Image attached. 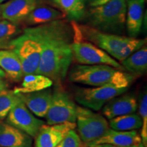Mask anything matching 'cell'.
<instances>
[{
	"instance_id": "obj_14",
	"label": "cell",
	"mask_w": 147,
	"mask_h": 147,
	"mask_svg": "<svg viewBox=\"0 0 147 147\" xmlns=\"http://www.w3.org/2000/svg\"><path fill=\"white\" fill-rule=\"evenodd\" d=\"M34 115L44 118L50 106L53 91L50 88L40 91L16 93Z\"/></svg>"
},
{
	"instance_id": "obj_30",
	"label": "cell",
	"mask_w": 147,
	"mask_h": 147,
	"mask_svg": "<svg viewBox=\"0 0 147 147\" xmlns=\"http://www.w3.org/2000/svg\"><path fill=\"white\" fill-rule=\"evenodd\" d=\"M89 147H129V146H115V145H112V144H102L95 145V146H89Z\"/></svg>"
},
{
	"instance_id": "obj_26",
	"label": "cell",
	"mask_w": 147,
	"mask_h": 147,
	"mask_svg": "<svg viewBox=\"0 0 147 147\" xmlns=\"http://www.w3.org/2000/svg\"><path fill=\"white\" fill-rule=\"evenodd\" d=\"M139 112L142 119V130L140 133V138L142 144L145 147L147 146V94L145 91L140 99L139 105Z\"/></svg>"
},
{
	"instance_id": "obj_25",
	"label": "cell",
	"mask_w": 147,
	"mask_h": 147,
	"mask_svg": "<svg viewBox=\"0 0 147 147\" xmlns=\"http://www.w3.org/2000/svg\"><path fill=\"white\" fill-rule=\"evenodd\" d=\"M20 100L13 91L7 89L0 93V120L6 117L10 110Z\"/></svg>"
},
{
	"instance_id": "obj_2",
	"label": "cell",
	"mask_w": 147,
	"mask_h": 147,
	"mask_svg": "<svg viewBox=\"0 0 147 147\" xmlns=\"http://www.w3.org/2000/svg\"><path fill=\"white\" fill-rule=\"evenodd\" d=\"M68 78L71 82L80 83L92 87H100L112 84L119 88H126L131 85L135 76L110 65H78L69 71Z\"/></svg>"
},
{
	"instance_id": "obj_24",
	"label": "cell",
	"mask_w": 147,
	"mask_h": 147,
	"mask_svg": "<svg viewBox=\"0 0 147 147\" xmlns=\"http://www.w3.org/2000/svg\"><path fill=\"white\" fill-rule=\"evenodd\" d=\"M21 32L18 24L0 20V50L11 49L12 41L21 34Z\"/></svg>"
},
{
	"instance_id": "obj_8",
	"label": "cell",
	"mask_w": 147,
	"mask_h": 147,
	"mask_svg": "<svg viewBox=\"0 0 147 147\" xmlns=\"http://www.w3.org/2000/svg\"><path fill=\"white\" fill-rule=\"evenodd\" d=\"M77 106L67 92L55 87L51 102L45 116L48 125L65 122L75 123L76 120Z\"/></svg>"
},
{
	"instance_id": "obj_1",
	"label": "cell",
	"mask_w": 147,
	"mask_h": 147,
	"mask_svg": "<svg viewBox=\"0 0 147 147\" xmlns=\"http://www.w3.org/2000/svg\"><path fill=\"white\" fill-rule=\"evenodd\" d=\"M25 29L41 47L37 74L49 77L56 86L59 85L67 77L74 59L72 27L61 19Z\"/></svg>"
},
{
	"instance_id": "obj_28",
	"label": "cell",
	"mask_w": 147,
	"mask_h": 147,
	"mask_svg": "<svg viewBox=\"0 0 147 147\" xmlns=\"http://www.w3.org/2000/svg\"><path fill=\"white\" fill-rule=\"evenodd\" d=\"M110 0H87V3L92 8L100 6L108 3Z\"/></svg>"
},
{
	"instance_id": "obj_29",
	"label": "cell",
	"mask_w": 147,
	"mask_h": 147,
	"mask_svg": "<svg viewBox=\"0 0 147 147\" xmlns=\"http://www.w3.org/2000/svg\"><path fill=\"white\" fill-rule=\"evenodd\" d=\"M8 89V83L3 79H0V93Z\"/></svg>"
},
{
	"instance_id": "obj_22",
	"label": "cell",
	"mask_w": 147,
	"mask_h": 147,
	"mask_svg": "<svg viewBox=\"0 0 147 147\" xmlns=\"http://www.w3.org/2000/svg\"><path fill=\"white\" fill-rule=\"evenodd\" d=\"M108 125L110 128L117 131L136 130L142 127V119L139 115L134 113L110 119Z\"/></svg>"
},
{
	"instance_id": "obj_4",
	"label": "cell",
	"mask_w": 147,
	"mask_h": 147,
	"mask_svg": "<svg viewBox=\"0 0 147 147\" xmlns=\"http://www.w3.org/2000/svg\"><path fill=\"white\" fill-rule=\"evenodd\" d=\"M126 11V0H110L89 10L88 25L101 32L121 34L125 25Z\"/></svg>"
},
{
	"instance_id": "obj_27",
	"label": "cell",
	"mask_w": 147,
	"mask_h": 147,
	"mask_svg": "<svg viewBox=\"0 0 147 147\" xmlns=\"http://www.w3.org/2000/svg\"><path fill=\"white\" fill-rule=\"evenodd\" d=\"M85 145V144H84ZM56 147H86L78 134L74 129H71L64 136Z\"/></svg>"
},
{
	"instance_id": "obj_33",
	"label": "cell",
	"mask_w": 147,
	"mask_h": 147,
	"mask_svg": "<svg viewBox=\"0 0 147 147\" xmlns=\"http://www.w3.org/2000/svg\"><path fill=\"white\" fill-rule=\"evenodd\" d=\"M8 1V0H0V3H3L4 2V1Z\"/></svg>"
},
{
	"instance_id": "obj_3",
	"label": "cell",
	"mask_w": 147,
	"mask_h": 147,
	"mask_svg": "<svg viewBox=\"0 0 147 147\" xmlns=\"http://www.w3.org/2000/svg\"><path fill=\"white\" fill-rule=\"evenodd\" d=\"M77 26L83 40H87L121 62L146 43V40L101 32L89 25Z\"/></svg>"
},
{
	"instance_id": "obj_16",
	"label": "cell",
	"mask_w": 147,
	"mask_h": 147,
	"mask_svg": "<svg viewBox=\"0 0 147 147\" xmlns=\"http://www.w3.org/2000/svg\"><path fill=\"white\" fill-rule=\"evenodd\" d=\"M125 25L129 36L136 38L141 32L144 19V0H126Z\"/></svg>"
},
{
	"instance_id": "obj_11",
	"label": "cell",
	"mask_w": 147,
	"mask_h": 147,
	"mask_svg": "<svg viewBox=\"0 0 147 147\" xmlns=\"http://www.w3.org/2000/svg\"><path fill=\"white\" fill-rule=\"evenodd\" d=\"M76 123L44 125L35 137L36 147H56L67 132L76 128Z\"/></svg>"
},
{
	"instance_id": "obj_23",
	"label": "cell",
	"mask_w": 147,
	"mask_h": 147,
	"mask_svg": "<svg viewBox=\"0 0 147 147\" xmlns=\"http://www.w3.org/2000/svg\"><path fill=\"white\" fill-rule=\"evenodd\" d=\"M69 19L79 21L85 14L84 0H53Z\"/></svg>"
},
{
	"instance_id": "obj_20",
	"label": "cell",
	"mask_w": 147,
	"mask_h": 147,
	"mask_svg": "<svg viewBox=\"0 0 147 147\" xmlns=\"http://www.w3.org/2000/svg\"><path fill=\"white\" fill-rule=\"evenodd\" d=\"M65 14L63 12L47 5H37L25 19L29 25H40L61 20Z\"/></svg>"
},
{
	"instance_id": "obj_15",
	"label": "cell",
	"mask_w": 147,
	"mask_h": 147,
	"mask_svg": "<svg viewBox=\"0 0 147 147\" xmlns=\"http://www.w3.org/2000/svg\"><path fill=\"white\" fill-rule=\"evenodd\" d=\"M142 142L140 136L136 130L131 131H117L110 128L96 140L86 145V147L95 145L108 144L117 146H129Z\"/></svg>"
},
{
	"instance_id": "obj_32",
	"label": "cell",
	"mask_w": 147,
	"mask_h": 147,
	"mask_svg": "<svg viewBox=\"0 0 147 147\" xmlns=\"http://www.w3.org/2000/svg\"><path fill=\"white\" fill-rule=\"evenodd\" d=\"M131 147H145V146L142 144V142H141V143H140V144L133 145V146H131Z\"/></svg>"
},
{
	"instance_id": "obj_9",
	"label": "cell",
	"mask_w": 147,
	"mask_h": 147,
	"mask_svg": "<svg viewBox=\"0 0 147 147\" xmlns=\"http://www.w3.org/2000/svg\"><path fill=\"white\" fill-rule=\"evenodd\" d=\"M126 88H119L108 84L94 88H81L75 93V100L83 107L98 111L111 99L127 91Z\"/></svg>"
},
{
	"instance_id": "obj_10",
	"label": "cell",
	"mask_w": 147,
	"mask_h": 147,
	"mask_svg": "<svg viewBox=\"0 0 147 147\" xmlns=\"http://www.w3.org/2000/svg\"><path fill=\"white\" fill-rule=\"evenodd\" d=\"M6 123L35 138L45 121L37 118L20 100L6 116Z\"/></svg>"
},
{
	"instance_id": "obj_34",
	"label": "cell",
	"mask_w": 147,
	"mask_h": 147,
	"mask_svg": "<svg viewBox=\"0 0 147 147\" xmlns=\"http://www.w3.org/2000/svg\"><path fill=\"white\" fill-rule=\"evenodd\" d=\"M1 12H0V20H1Z\"/></svg>"
},
{
	"instance_id": "obj_19",
	"label": "cell",
	"mask_w": 147,
	"mask_h": 147,
	"mask_svg": "<svg viewBox=\"0 0 147 147\" xmlns=\"http://www.w3.org/2000/svg\"><path fill=\"white\" fill-rule=\"evenodd\" d=\"M121 66L125 70L135 76H141L146 72L147 69V48L142 46L129 56L121 61Z\"/></svg>"
},
{
	"instance_id": "obj_6",
	"label": "cell",
	"mask_w": 147,
	"mask_h": 147,
	"mask_svg": "<svg viewBox=\"0 0 147 147\" xmlns=\"http://www.w3.org/2000/svg\"><path fill=\"white\" fill-rule=\"evenodd\" d=\"M11 50L21 61L24 76L37 74L41 58V47L34 36L24 29L23 34L12 41Z\"/></svg>"
},
{
	"instance_id": "obj_21",
	"label": "cell",
	"mask_w": 147,
	"mask_h": 147,
	"mask_svg": "<svg viewBox=\"0 0 147 147\" xmlns=\"http://www.w3.org/2000/svg\"><path fill=\"white\" fill-rule=\"evenodd\" d=\"M53 84V80L49 77L40 74L25 75L21 87L13 90L14 93H25L40 91L50 88Z\"/></svg>"
},
{
	"instance_id": "obj_13",
	"label": "cell",
	"mask_w": 147,
	"mask_h": 147,
	"mask_svg": "<svg viewBox=\"0 0 147 147\" xmlns=\"http://www.w3.org/2000/svg\"><path fill=\"white\" fill-rule=\"evenodd\" d=\"M123 94L113 97L102 108L103 115L109 120L137 110L138 104L136 97L132 94Z\"/></svg>"
},
{
	"instance_id": "obj_31",
	"label": "cell",
	"mask_w": 147,
	"mask_h": 147,
	"mask_svg": "<svg viewBox=\"0 0 147 147\" xmlns=\"http://www.w3.org/2000/svg\"><path fill=\"white\" fill-rule=\"evenodd\" d=\"M5 78V74L2 69L0 68V79H3Z\"/></svg>"
},
{
	"instance_id": "obj_12",
	"label": "cell",
	"mask_w": 147,
	"mask_h": 147,
	"mask_svg": "<svg viewBox=\"0 0 147 147\" xmlns=\"http://www.w3.org/2000/svg\"><path fill=\"white\" fill-rule=\"evenodd\" d=\"M40 0H8L0 5L1 18L15 24L25 21Z\"/></svg>"
},
{
	"instance_id": "obj_7",
	"label": "cell",
	"mask_w": 147,
	"mask_h": 147,
	"mask_svg": "<svg viewBox=\"0 0 147 147\" xmlns=\"http://www.w3.org/2000/svg\"><path fill=\"white\" fill-rule=\"evenodd\" d=\"M76 121L78 134L85 146L100 138L109 129L104 116L83 106H77Z\"/></svg>"
},
{
	"instance_id": "obj_17",
	"label": "cell",
	"mask_w": 147,
	"mask_h": 147,
	"mask_svg": "<svg viewBox=\"0 0 147 147\" xmlns=\"http://www.w3.org/2000/svg\"><path fill=\"white\" fill-rule=\"evenodd\" d=\"M32 138L7 123L0 122V147H32Z\"/></svg>"
},
{
	"instance_id": "obj_5",
	"label": "cell",
	"mask_w": 147,
	"mask_h": 147,
	"mask_svg": "<svg viewBox=\"0 0 147 147\" xmlns=\"http://www.w3.org/2000/svg\"><path fill=\"white\" fill-rule=\"evenodd\" d=\"M74 37L71 44L74 58L79 64L82 65H110L115 68L125 71L121 63L110 56L107 53L97 47L93 43L82 38L77 24L72 23Z\"/></svg>"
},
{
	"instance_id": "obj_18",
	"label": "cell",
	"mask_w": 147,
	"mask_h": 147,
	"mask_svg": "<svg viewBox=\"0 0 147 147\" xmlns=\"http://www.w3.org/2000/svg\"><path fill=\"white\" fill-rule=\"evenodd\" d=\"M0 68L4 71L5 78L12 82L20 81L24 76L21 61L11 49L0 50Z\"/></svg>"
}]
</instances>
